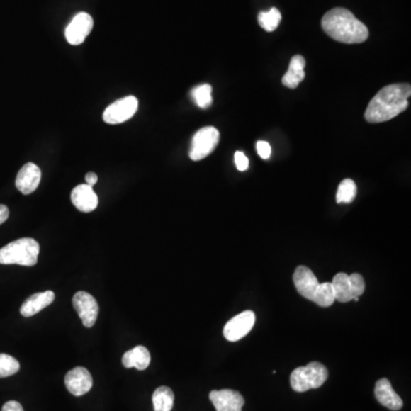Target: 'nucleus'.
Masks as SVG:
<instances>
[{"label":"nucleus","instance_id":"obj_1","mask_svg":"<svg viewBox=\"0 0 411 411\" xmlns=\"http://www.w3.org/2000/svg\"><path fill=\"white\" fill-rule=\"evenodd\" d=\"M411 95L409 84L388 85L370 101L364 118L368 123H379L390 120L408 108Z\"/></svg>","mask_w":411,"mask_h":411},{"label":"nucleus","instance_id":"obj_2","mask_svg":"<svg viewBox=\"0 0 411 411\" xmlns=\"http://www.w3.org/2000/svg\"><path fill=\"white\" fill-rule=\"evenodd\" d=\"M323 31L343 44H361L369 37L368 28L349 9L336 7L323 15L321 21Z\"/></svg>","mask_w":411,"mask_h":411},{"label":"nucleus","instance_id":"obj_3","mask_svg":"<svg viewBox=\"0 0 411 411\" xmlns=\"http://www.w3.org/2000/svg\"><path fill=\"white\" fill-rule=\"evenodd\" d=\"M40 246L33 238H21L0 249V264L33 266L38 261Z\"/></svg>","mask_w":411,"mask_h":411},{"label":"nucleus","instance_id":"obj_4","mask_svg":"<svg viewBox=\"0 0 411 411\" xmlns=\"http://www.w3.org/2000/svg\"><path fill=\"white\" fill-rule=\"evenodd\" d=\"M328 378V370L320 362H311L304 367L297 368L291 375V388L295 392H306L319 388Z\"/></svg>","mask_w":411,"mask_h":411},{"label":"nucleus","instance_id":"obj_5","mask_svg":"<svg viewBox=\"0 0 411 411\" xmlns=\"http://www.w3.org/2000/svg\"><path fill=\"white\" fill-rule=\"evenodd\" d=\"M218 142L220 132L215 127H203L194 134L188 156L193 162L203 160L216 149Z\"/></svg>","mask_w":411,"mask_h":411},{"label":"nucleus","instance_id":"obj_6","mask_svg":"<svg viewBox=\"0 0 411 411\" xmlns=\"http://www.w3.org/2000/svg\"><path fill=\"white\" fill-rule=\"evenodd\" d=\"M138 109V101L135 96H126L112 103L103 113V120L110 125H117L130 120Z\"/></svg>","mask_w":411,"mask_h":411},{"label":"nucleus","instance_id":"obj_7","mask_svg":"<svg viewBox=\"0 0 411 411\" xmlns=\"http://www.w3.org/2000/svg\"><path fill=\"white\" fill-rule=\"evenodd\" d=\"M74 310L81 319V322L86 328H91L96 323L98 315V304L94 297L86 291H78L72 298Z\"/></svg>","mask_w":411,"mask_h":411},{"label":"nucleus","instance_id":"obj_8","mask_svg":"<svg viewBox=\"0 0 411 411\" xmlns=\"http://www.w3.org/2000/svg\"><path fill=\"white\" fill-rule=\"evenodd\" d=\"M255 313L253 311L242 312L226 323L223 329L224 337L230 342L239 341L249 334L255 325Z\"/></svg>","mask_w":411,"mask_h":411},{"label":"nucleus","instance_id":"obj_9","mask_svg":"<svg viewBox=\"0 0 411 411\" xmlns=\"http://www.w3.org/2000/svg\"><path fill=\"white\" fill-rule=\"evenodd\" d=\"M93 26H94V22L91 15L84 12L79 13L72 18L65 29V38L69 44L74 46L82 44L87 38V35L91 33Z\"/></svg>","mask_w":411,"mask_h":411},{"label":"nucleus","instance_id":"obj_10","mask_svg":"<svg viewBox=\"0 0 411 411\" xmlns=\"http://www.w3.org/2000/svg\"><path fill=\"white\" fill-rule=\"evenodd\" d=\"M64 383L71 394L81 397L91 390L93 378L86 368L76 367L65 375Z\"/></svg>","mask_w":411,"mask_h":411},{"label":"nucleus","instance_id":"obj_11","mask_svg":"<svg viewBox=\"0 0 411 411\" xmlns=\"http://www.w3.org/2000/svg\"><path fill=\"white\" fill-rule=\"evenodd\" d=\"M209 399L218 411H242L244 399L238 390H212Z\"/></svg>","mask_w":411,"mask_h":411},{"label":"nucleus","instance_id":"obj_12","mask_svg":"<svg viewBox=\"0 0 411 411\" xmlns=\"http://www.w3.org/2000/svg\"><path fill=\"white\" fill-rule=\"evenodd\" d=\"M40 181V168L33 162H28L18 171L15 185L21 193L31 194L37 190Z\"/></svg>","mask_w":411,"mask_h":411},{"label":"nucleus","instance_id":"obj_13","mask_svg":"<svg viewBox=\"0 0 411 411\" xmlns=\"http://www.w3.org/2000/svg\"><path fill=\"white\" fill-rule=\"evenodd\" d=\"M294 283L297 291L306 300H313L317 286V276L308 267L298 266L295 270Z\"/></svg>","mask_w":411,"mask_h":411},{"label":"nucleus","instance_id":"obj_14","mask_svg":"<svg viewBox=\"0 0 411 411\" xmlns=\"http://www.w3.org/2000/svg\"><path fill=\"white\" fill-rule=\"evenodd\" d=\"M71 201L78 210L82 213H91L97 208L98 198L91 186L80 184L71 192Z\"/></svg>","mask_w":411,"mask_h":411},{"label":"nucleus","instance_id":"obj_15","mask_svg":"<svg viewBox=\"0 0 411 411\" xmlns=\"http://www.w3.org/2000/svg\"><path fill=\"white\" fill-rule=\"evenodd\" d=\"M375 397L381 405L390 410L398 411L402 408V399L393 390L390 381L386 378L379 379L375 386Z\"/></svg>","mask_w":411,"mask_h":411},{"label":"nucleus","instance_id":"obj_16","mask_svg":"<svg viewBox=\"0 0 411 411\" xmlns=\"http://www.w3.org/2000/svg\"><path fill=\"white\" fill-rule=\"evenodd\" d=\"M54 300H55V294L52 291L37 293V294L29 297L23 303V305L21 306V315L26 317H33V315L39 313L41 310L50 306Z\"/></svg>","mask_w":411,"mask_h":411},{"label":"nucleus","instance_id":"obj_17","mask_svg":"<svg viewBox=\"0 0 411 411\" xmlns=\"http://www.w3.org/2000/svg\"><path fill=\"white\" fill-rule=\"evenodd\" d=\"M305 65V59L302 55L293 56L289 69H288L285 76L282 77V84L288 89H297L300 82L305 78V71H304Z\"/></svg>","mask_w":411,"mask_h":411},{"label":"nucleus","instance_id":"obj_18","mask_svg":"<svg viewBox=\"0 0 411 411\" xmlns=\"http://www.w3.org/2000/svg\"><path fill=\"white\" fill-rule=\"evenodd\" d=\"M151 362V356L147 347L138 345L130 351H127L123 356V364L125 368H136L138 370H145Z\"/></svg>","mask_w":411,"mask_h":411},{"label":"nucleus","instance_id":"obj_19","mask_svg":"<svg viewBox=\"0 0 411 411\" xmlns=\"http://www.w3.org/2000/svg\"><path fill=\"white\" fill-rule=\"evenodd\" d=\"M332 286L334 294H335V300L337 302H351L354 298L349 274H344V272L336 274L332 279Z\"/></svg>","mask_w":411,"mask_h":411},{"label":"nucleus","instance_id":"obj_20","mask_svg":"<svg viewBox=\"0 0 411 411\" xmlns=\"http://www.w3.org/2000/svg\"><path fill=\"white\" fill-rule=\"evenodd\" d=\"M175 395L171 388L167 386H160L154 390L152 395L153 408L154 411H171Z\"/></svg>","mask_w":411,"mask_h":411},{"label":"nucleus","instance_id":"obj_21","mask_svg":"<svg viewBox=\"0 0 411 411\" xmlns=\"http://www.w3.org/2000/svg\"><path fill=\"white\" fill-rule=\"evenodd\" d=\"M335 300V294H334L332 282L319 283L312 302H315L317 305L321 306V308H328V306L332 305Z\"/></svg>","mask_w":411,"mask_h":411},{"label":"nucleus","instance_id":"obj_22","mask_svg":"<svg viewBox=\"0 0 411 411\" xmlns=\"http://www.w3.org/2000/svg\"><path fill=\"white\" fill-rule=\"evenodd\" d=\"M259 23L261 28L267 31V33H272L276 28L279 27L280 22H281V13L279 9H271L267 12H261L259 14Z\"/></svg>","mask_w":411,"mask_h":411},{"label":"nucleus","instance_id":"obj_23","mask_svg":"<svg viewBox=\"0 0 411 411\" xmlns=\"http://www.w3.org/2000/svg\"><path fill=\"white\" fill-rule=\"evenodd\" d=\"M358 188L352 179H347L342 181L338 186L336 201L337 203H349L356 199Z\"/></svg>","mask_w":411,"mask_h":411},{"label":"nucleus","instance_id":"obj_24","mask_svg":"<svg viewBox=\"0 0 411 411\" xmlns=\"http://www.w3.org/2000/svg\"><path fill=\"white\" fill-rule=\"evenodd\" d=\"M212 86L208 84L198 86L192 91V97L200 109H208L209 106H212Z\"/></svg>","mask_w":411,"mask_h":411},{"label":"nucleus","instance_id":"obj_25","mask_svg":"<svg viewBox=\"0 0 411 411\" xmlns=\"http://www.w3.org/2000/svg\"><path fill=\"white\" fill-rule=\"evenodd\" d=\"M20 370V362L12 356L0 353V378L13 376Z\"/></svg>","mask_w":411,"mask_h":411},{"label":"nucleus","instance_id":"obj_26","mask_svg":"<svg viewBox=\"0 0 411 411\" xmlns=\"http://www.w3.org/2000/svg\"><path fill=\"white\" fill-rule=\"evenodd\" d=\"M349 276V281H351V286H352L353 291V300L358 302L359 297L361 296L364 293V289H366V283H364V276L359 274H352Z\"/></svg>","mask_w":411,"mask_h":411},{"label":"nucleus","instance_id":"obj_27","mask_svg":"<svg viewBox=\"0 0 411 411\" xmlns=\"http://www.w3.org/2000/svg\"><path fill=\"white\" fill-rule=\"evenodd\" d=\"M235 166L238 168V171H244L249 167V160L244 156V153L240 151H237L235 154Z\"/></svg>","mask_w":411,"mask_h":411},{"label":"nucleus","instance_id":"obj_28","mask_svg":"<svg viewBox=\"0 0 411 411\" xmlns=\"http://www.w3.org/2000/svg\"><path fill=\"white\" fill-rule=\"evenodd\" d=\"M257 153L261 159H269L271 157V145L265 141L257 142Z\"/></svg>","mask_w":411,"mask_h":411},{"label":"nucleus","instance_id":"obj_29","mask_svg":"<svg viewBox=\"0 0 411 411\" xmlns=\"http://www.w3.org/2000/svg\"><path fill=\"white\" fill-rule=\"evenodd\" d=\"M1 411H24L23 407L18 401H9L3 405Z\"/></svg>","mask_w":411,"mask_h":411},{"label":"nucleus","instance_id":"obj_30","mask_svg":"<svg viewBox=\"0 0 411 411\" xmlns=\"http://www.w3.org/2000/svg\"><path fill=\"white\" fill-rule=\"evenodd\" d=\"M9 216V209L7 206L0 205V225L6 222Z\"/></svg>","mask_w":411,"mask_h":411},{"label":"nucleus","instance_id":"obj_31","mask_svg":"<svg viewBox=\"0 0 411 411\" xmlns=\"http://www.w3.org/2000/svg\"><path fill=\"white\" fill-rule=\"evenodd\" d=\"M97 181H98V177H97L95 173H89L86 175V184L89 185V186H94L96 184Z\"/></svg>","mask_w":411,"mask_h":411}]
</instances>
